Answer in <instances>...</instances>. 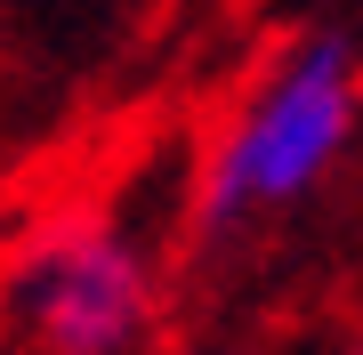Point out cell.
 <instances>
[{
  "mask_svg": "<svg viewBox=\"0 0 363 355\" xmlns=\"http://www.w3.org/2000/svg\"><path fill=\"white\" fill-rule=\"evenodd\" d=\"M355 121H363V49L339 25L298 33L210 137L194 170V235H234L250 218L307 202L339 170Z\"/></svg>",
  "mask_w": 363,
  "mask_h": 355,
  "instance_id": "obj_1",
  "label": "cell"
},
{
  "mask_svg": "<svg viewBox=\"0 0 363 355\" xmlns=\"http://www.w3.org/2000/svg\"><path fill=\"white\" fill-rule=\"evenodd\" d=\"M162 275L105 210H57L0 259V339L16 355H145Z\"/></svg>",
  "mask_w": 363,
  "mask_h": 355,
  "instance_id": "obj_2",
  "label": "cell"
}]
</instances>
